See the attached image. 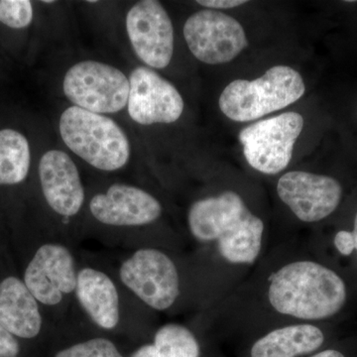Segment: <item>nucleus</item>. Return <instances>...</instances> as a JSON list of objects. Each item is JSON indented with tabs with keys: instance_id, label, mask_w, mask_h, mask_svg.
<instances>
[{
	"instance_id": "f257e3e1",
	"label": "nucleus",
	"mask_w": 357,
	"mask_h": 357,
	"mask_svg": "<svg viewBox=\"0 0 357 357\" xmlns=\"http://www.w3.org/2000/svg\"><path fill=\"white\" fill-rule=\"evenodd\" d=\"M188 225L199 243H215L218 255L229 264H255L261 253L264 222L236 192L195 202Z\"/></svg>"
},
{
	"instance_id": "f03ea898",
	"label": "nucleus",
	"mask_w": 357,
	"mask_h": 357,
	"mask_svg": "<svg viewBox=\"0 0 357 357\" xmlns=\"http://www.w3.org/2000/svg\"><path fill=\"white\" fill-rule=\"evenodd\" d=\"M272 309L301 321H324L344 307L347 288L333 269L312 261L297 260L272 274L267 290Z\"/></svg>"
},
{
	"instance_id": "7ed1b4c3",
	"label": "nucleus",
	"mask_w": 357,
	"mask_h": 357,
	"mask_svg": "<svg viewBox=\"0 0 357 357\" xmlns=\"http://www.w3.org/2000/svg\"><path fill=\"white\" fill-rule=\"evenodd\" d=\"M306 91L300 73L288 66H275L253 81L236 79L220 96V109L236 122L256 121L298 102Z\"/></svg>"
},
{
	"instance_id": "20e7f679",
	"label": "nucleus",
	"mask_w": 357,
	"mask_h": 357,
	"mask_svg": "<svg viewBox=\"0 0 357 357\" xmlns=\"http://www.w3.org/2000/svg\"><path fill=\"white\" fill-rule=\"evenodd\" d=\"M60 133L75 154L98 170L112 172L128 164V136L109 117L81 107H69L61 115Z\"/></svg>"
},
{
	"instance_id": "39448f33",
	"label": "nucleus",
	"mask_w": 357,
	"mask_h": 357,
	"mask_svg": "<svg viewBox=\"0 0 357 357\" xmlns=\"http://www.w3.org/2000/svg\"><path fill=\"white\" fill-rule=\"evenodd\" d=\"M304 128L298 112H286L255 122L239 133V141L249 165L265 175H276L287 168L294 145Z\"/></svg>"
},
{
	"instance_id": "423d86ee",
	"label": "nucleus",
	"mask_w": 357,
	"mask_h": 357,
	"mask_svg": "<svg viewBox=\"0 0 357 357\" xmlns=\"http://www.w3.org/2000/svg\"><path fill=\"white\" fill-rule=\"evenodd\" d=\"M63 89L75 107L93 114H114L128 102L129 79L117 68L84 61L70 67Z\"/></svg>"
},
{
	"instance_id": "0eeeda50",
	"label": "nucleus",
	"mask_w": 357,
	"mask_h": 357,
	"mask_svg": "<svg viewBox=\"0 0 357 357\" xmlns=\"http://www.w3.org/2000/svg\"><path fill=\"white\" fill-rule=\"evenodd\" d=\"M119 278L148 307L163 312L180 295V276L170 256L156 248H141L122 262Z\"/></svg>"
},
{
	"instance_id": "6e6552de",
	"label": "nucleus",
	"mask_w": 357,
	"mask_h": 357,
	"mask_svg": "<svg viewBox=\"0 0 357 357\" xmlns=\"http://www.w3.org/2000/svg\"><path fill=\"white\" fill-rule=\"evenodd\" d=\"M184 37L192 55L208 65L231 62L248 45L239 21L211 9L198 11L188 18Z\"/></svg>"
},
{
	"instance_id": "1a4fd4ad",
	"label": "nucleus",
	"mask_w": 357,
	"mask_h": 357,
	"mask_svg": "<svg viewBox=\"0 0 357 357\" xmlns=\"http://www.w3.org/2000/svg\"><path fill=\"white\" fill-rule=\"evenodd\" d=\"M279 198L301 222H321L337 210L344 188L332 176L292 171L284 174L277 184Z\"/></svg>"
},
{
	"instance_id": "9d476101",
	"label": "nucleus",
	"mask_w": 357,
	"mask_h": 357,
	"mask_svg": "<svg viewBox=\"0 0 357 357\" xmlns=\"http://www.w3.org/2000/svg\"><path fill=\"white\" fill-rule=\"evenodd\" d=\"M126 30L134 52L148 67H168L174 53V28L159 1L143 0L131 7Z\"/></svg>"
},
{
	"instance_id": "9b49d317",
	"label": "nucleus",
	"mask_w": 357,
	"mask_h": 357,
	"mask_svg": "<svg viewBox=\"0 0 357 357\" xmlns=\"http://www.w3.org/2000/svg\"><path fill=\"white\" fill-rule=\"evenodd\" d=\"M77 272L72 252L59 243L37 249L26 267L23 282L44 306H57L66 296L75 293Z\"/></svg>"
},
{
	"instance_id": "f8f14e48",
	"label": "nucleus",
	"mask_w": 357,
	"mask_h": 357,
	"mask_svg": "<svg viewBox=\"0 0 357 357\" xmlns=\"http://www.w3.org/2000/svg\"><path fill=\"white\" fill-rule=\"evenodd\" d=\"M128 114L142 126L173 123L184 112V100L170 82L146 67L129 77Z\"/></svg>"
},
{
	"instance_id": "ddd939ff",
	"label": "nucleus",
	"mask_w": 357,
	"mask_h": 357,
	"mask_svg": "<svg viewBox=\"0 0 357 357\" xmlns=\"http://www.w3.org/2000/svg\"><path fill=\"white\" fill-rule=\"evenodd\" d=\"M89 210L98 222L112 227H141L156 222L162 215L158 199L140 188L110 185L91 199Z\"/></svg>"
},
{
	"instance_id": "4468645a",
	"label": "nucleus",
	"mask_w": 357,
	"mask_h": 357,
	"mask_svg": "<svg viewBox=\"0 0 357 357\" xmlns=\"http://www.w3.org/2000/svg\"><path fill=\"white\" fill-rule=\"evenodd\" d=\"M42 192L49 206L58 215L70 218L79 213L84 190L76 164L59 150L47 152L39 164Z\"/></svg>"
},
{
	"instance_id": "2eb2a0df",
	"label": "nucleus",
	"mask_w": 357,
	"mask_h": 357,
	"mask_svg": "<svg viewBox=\"0 0 357 357\" xmlns=\"http://www.w3.org/2000/svg\"><path fill=\"white\" fill-rule=\"evenodd\" d=\"M75 294L98 328L107 331L116 328L121 319V303L119 291L109 275L96 268H82L77 272Z\"/></svg>"
},
{
	"instance_id": "dca6fc26",
	"label": "nucleus",
	"mask_w": 357,
	"mask_h": 357,
	"mask_svg": "<svg viewBox=\"0 0 357 357\" xmlns=\"http://www.w3.org/2000/svg\"><path fill=\"white\" fill-rule=\"evenodd\" d=\"M0 324L15 337H36L41 332L42 321L38 301L15 276L0 281Z\"/></svg>"
},
{
	"instance_id": "f3484780",
	"label": "nucleus",
	"mask_w": 357,
	"mask_h": 357,
	"mask_svg": "<svg viewBox=\"0 0 357 357\" xmlns=\"http://www.w3.org/2000/svg\"><path fill=\"white\" fill-rule=\"evenodd\" d=\"M326 335L312 324H296L275 328L256 340L249 357H307L325 344Z\"/></svg>"
},
{
	"instance_id": "a211bd4d",
	"label": "nucleus",
	"mask_w": 357,
	"mask_h": 357,
	"mask_svg": "<svg viewBox=\"0 0 357 357\" xmlns=\"http://www.w3.org/2000/svg\"><path fill=\"white\" fill-rule=\"evenodd\" d=\"M30 163L31 153L25 136L13 129L0 130V185L22 183Z\"/></svg>"
},
{
	"instance_id": "6ab92c4d",
	"label": "nucleus",
	"mask_w": 357,
	"mask_h": 357,
	"mask_svg": "<svg viewBox=\"0 0 357 357\" xmlns=\"http://www.w3.org/2000/svg\"><path fill=\"white\" fill-rule=\"evenodd\" d=\"M153 345L158 357H201L198 338L187 326L167 324L155 333Z\"/></svg>"
},
{
	"instance_id": "aec40b11",
	"label": "nucleus",
	"mask_w": 357,
	"mask_h": 357,
	"mask_svg": "<svg viewBox=\"0 0 357 357\" xmlns=\"http://www.w3.org/2000/svg\"><path fill=\"white\" fill-rule=\"evenodd\" d=\"M55 357H123L116 345L105 337H96L62 349Z\"/></svg>"
},
{
	"instance_id": "412c9836",
	"label": "nucleus",
	"mask_w": 357,
	"mask_h": 357,
	"mask_svg": "<svg viewBox=\"0 0 357 357\" xmlns=\"http://www.w3.org/2000/svg\"><path fill=\"white\" fill-rule=\"evenodd\" d=\"M32 3L28 0H0V22L14 29L31 24Z\"/></svg>"
},
{
	"instance_id": "4be33fe9",
	"label": "nucleus",
	"mask_w": 357,
	"mask_h": 357,
	"mask_svg": "<svg viewBox=\"0 0 357 357\" xmlns=\"http://www.w3.org/2000/svg\"><path fill=\"white\" fill-rule=\"evenodd\" d=\"M20 342L0 324V357H18Z\"/></svg>"
},
{
	"instance_id": "5701e85b",
	"label": "nucleus",
	"mask_w": 357,
	"mask_h": 357,
	"mask_svg": "<svg viewBox=\"0 0 357 357\" xmlns=\"http://www.w3.org/2000/svg\"><path fill=\"white\" fill-rule=\"evenodd\" d=\"M333 244L340 255L351 256L356 252V241L351 230H340L335 234Z\"/></svg>"
},
{
	"instance_id": "b1692460",
	"label": "nucleus",
	"mask_w": 357,
	"mask_h": 357,
	"mask_svg": "<svg viewBox=\"0 0 357 357\" xmlns=\"http://www.w3.org/2000/svg\"><path fill=\"white\" fill-rule=\"evenodd\" d=\"M197 3L211 10H215V9L234 8V7L248 3V1L245 0H199Z\"/></svg>"
},
{
	"instance_id": "393cba45",
	"label": "nucleus",
	"mask_w": 357,
	"mask_h": 357,
	"mask_svg": "<svg viewBox=\"0 0 357 357\" xmlns=\"http://www.w3.org/2000/svg\"><path fill=\"white\" fill-rule=\"evenodd\" d=\"M130 357H158V356L153 344H149L140 347Z\"/></svg>"
},
{
	"instance_id": "a878e982",
	"label": "nucleus",
	"mask_w": 357,
	"mask_h": 357,
	"mask_svg": "<svg viewBox=\"0 0 357 357\" xmlns=\"http://www.w3.org/2000/svg\"><path fill=\"white\" fill-rule=\"evenodd\" d=\"M307 357H347L342 351L335 349H324L312 354V356Z\"/></svg>"
},
{
	"instance_id": "bb28decb",
	"label": "nucleus",
	"mask_w": 357,
	"mask_h": 357,
	"mask_svg": "<svg viewBox=\"0 0 357 357\" xmlns=\"http://www.w3.org/2000/svg\"><path fill=\"white\" fill-rule=\"evenodd\" d=\"M351 232H352V234H354V241H356V252L357 253V211L356 213V217H354V229H352Z\"/></svg>"
},
{
	"instance_id": "cd10ccee",
	"label": "nucleus",
	"mask_w": 357,
	"mask_h": 357,
	"mask_svg": "<svg viewBox=\"0 0 357 357\" xmlns=\"http://www.w3.org/2000/svg\"><path fill=\"white\" fill-rule=\"evenodd\" d=\"M43 2L44 3H54V1H51V0H45Z\"/></svg>"
}]
</instances>
